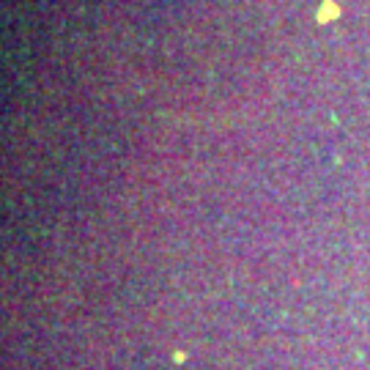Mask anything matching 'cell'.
<instances>
[{
  "instance_id": "obj_1",
  "label": "cell",
  "mask_w": 370,
  "mask_h": 370,
  "mask_svg": "<svg viewBox=\"0 0 370 370\" xmlns=\"http://www.w3.org/2000/svg\"><path fill=\"white\" fill-rule=\"evenodd\" d=\"M337 6H334V3H329V0H326V3L324 6H321V14H318V22H329V17H334V14H337Z\"/></svg>"
}]
</instances>
